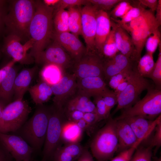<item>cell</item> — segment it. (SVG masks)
I'll list each match as a JSON object with an SVG mask.
<instances>
[{
	"label": "cell",
	"mask_w": 161,
	"mask_h": 161,
	"mask_svg": "<svg viewBox=\"0 0 161 161\" xmlns=\"http://www.w3.org/2000/svg\"><path fill=\"white\" fill-rule=\"evenodd\" d=\"M35 2V11L28 31L29 39L33 43L29 53L34 59L51 42L54 31V7L47 6L41 0Z\"/></svg>",
	"instance_id": "cell-1"
},
{
	"label": "cell",
	"mask_w": 161,
	"mask_h": 161,
	"mask_svg": "<svg viewBox=\"0 0 161 161\" xmlns=\"http://www.w3.org/2000/svg\"><path fill=\"white\" fill-rule=\"evenodd\" d=\"M52 105H36L33 115L13 134L21 137L34 149L40 151L44 143Z\"/></svg>",
	"instance_id": "cell-2"
},
{
	"label": "cell",
	"mask_w": 161,
	"mask_h": 161,
	"mask_svg": "<svg viewBox=\"0 0 161 161\" xmlns=\"http://www.w3.org/2000/svg\"><path fill=\"white\" fill-rule=\"evenodd\" d=\"M35 0H16L10 1L4 24L8 34L17 36L22 41L28 37L29 27L35 11Z\"/></svg>",
	"instance_id": "cell-3"
},
{
	"label": "cell",
	"mask_w": 161,
	"mask_h": 161,
	"mask_svg": "<svg viewBox=\"0 0 161 161\" xmlns=\"http://www.w3.org/2000/svg\"><path fill=\"white\" fill-rule=\"evenodd\" d=\"M160 25L155 18L154 13L146 9L137 18L121 25L130 34L135 49L136 62H138L141 57L147 39Z\"/></svg>",
	"instance_id": "cell-4"
},
{
	"label": "cell",
	"mask_w": 161,
	"mask_h": 161,
	"mask_svg": "<svg viewBox=\"0 0 161 161\" xmlns=\"http://www.w3.org/2000/svg\"><path fill=\"white\" fill-rule=\"evenodd\" d=\"M106 123L95 134L90 144L93 156L98 161L112 158L118 149V140L115 119L109 117Z\"/></svg>",
	"instance_id": "cell-5"
},
{
	"label": "cell",
	"mask_w": 161,
	"mask_h": 161,
	"mask_svg": "<svg viewBox=\"0 0 161 161\" xmlns=\"http://www.w3.org/2000/svg\"><path fill=\"white\" fill-rule=\"evenodd\" d=\"M161 113V90L150 87L145 95L131 106L125 109L116 120L139 116L153 120Z\"/></svg>",
	"instance_id": "cell-6"
},
{
	"label": "cell",
	"mask_w": 161,
	"mask_h": 161,
	"mask_svg": "<svg viewBox=\"0 0 161 161\" xmlns=\"http://www.w3.org/2000/svg\"><path fill=\"white\" fill-rule=\"evenodd\" d=\"M66 118L64 108H57L52 105L41 161L52 160L54 152L61 146L62 128Z\"/></svg>",
	"instance_id": "cell-7"
},
{
	"label": "cell",
	"mask_w": 161,
	"mask_h": 161,
	"mask_svg": "<svg viewBox=\"0 0 161 161\" xmlns=\"http://www.w3.org/2000/svg\"><path fill=\"white\" fill-rule=\"evenodd\" d=\"M32 109L26 100L13 101L5 106L3 110V132L13 133L27 120Z\"/></svg>",
	"instance_id": "cell-8"
},
{
	"label": "cell",
	"mask_w": 161,
	"mask_h": 161,
	"mask_svg": "<svg viewBox=\"0 0 161 161\" xmlns=\"http://www.w3.org/2000/svg\"><path fill=\"white\" fill-rule=\"evenodd\" d=\"M151 87L148 80L139 75L136 68L133 69L130 75L128 85L123 92L117 95V106L114 113L132 106L137 102L141 92Z\"/></svg>",
	"instance_id": "cell-9"
},
{
	"label": "cell",
	"mask_w": 161,
	"mask_h": 161,
	"mask_svg": "<svg viewBox=\"0 0 161 161\" xmlns=\"http://www.w3.org/2000/svg\"><path fill=\"white\" fill-rule=\"evenodd\" d=\"M103 59L97 53H86L74 61L73 72L77 79L100 77L103 78Z\"/></svg>",
	"instance_id": "cell-10"
},
{
	"label": "cell",
	"mask_w": 161,
	"mask_h": 161,
	"mask_svg": "<svg viewBox=\"0 0 161 161\" xmlns=\"http://www.w3.org/2000/svg\"><path fill=\"white\" fill-rule=\"evenodd\" d=\"M21 41L17 36L8 34L4 40L3 51L16 62L22 64H32L35 62L34 59L27 51L32 48L33 42L29 39L23 45Z\"/></svg>",
	"instance_id": "cell-11"
},
{
	"label": "cell",
	"mask_w": 161,
	"mask_h": 161,
	"mask_svg": "<svg viewBox=\"0 0 161 161\" xmlns=\"http://www.w3.org/2000/svg\"><path fill=\"white\" fill-rule=\"evenodd\" d=\"M34 59L38 64H54L59 66L64 70L73 64L74 62L60 44L53 40Z\"/></svg>",
	"instance_id": "cell-12"
},
{
	"label": "cell",
	"mask_w": 161,
	"mask_h": 161,
	"mask_svg": "<svg viewBox=\"0 0 161 161\" xmlns=\"http://www.w3.org/2000/svg\"><path fill=\"white\" fill-rule=\"evenodd\" d=\"M77 79L75 75L65 73L60 81L51 86L53 95V105L58 108H64L67 102L77 91Z\"/></svg>",
	"instance_id": "cell-13"
},
{
	"label": "cell",
	"mask_w": 161,
	"mask_h": 161,
	"mask_svg": "<svg viewBox=\"0 0 161 161\" xmlns=\"http://www.w3.org/2000/svg\"><path fill=\"white\" fill-rule=\"evenodd\" d=\"M97 11L90 4L84 6L80 9L82 35L86 44V53H97L95 44Z\"/></svg>",
	"instance_id": "cell-14"
},
{
	"label": "cell",
	"mask_w": 161,
	"mask_h": 161,
	"mask_svg": "<svg viewBox=\"0 0 161 161\" xmlns=\"http://www.w3.org/2000/svg\"><path fill=\"white\" fill-rule=\"evenodd\" d=\"M0 142L16 161L30 160L32 155L35 151L21 137L14 134L0 132Z\"/></svg>",
	"instance_id": "cell-15"
},
{
	"label": "cell",
	"mask_w": 161,
	"mask_h": 161,
	"mask_svg": "<svg viewBox=\"0 0 161 161\" xmlns=\"http://www.w3.org/2000/svg\"><path fill=\"white\" fill-rule=\"evenodd\" d=\"M52 40L60 44L74 61L79 59L86 53V47L78 37L70 32L58 33L54 31Z\"/></svg>",
	"instance_id": "cell-16"
},
{
	"label": "cell",
	"mask_w": 161,
	"mask_h": 161,
	"mask_svg": "<svg viewBox=\"0 0 161 161\" xmlns=\"http://www.w3.org/2000/svg\"><path fill=\"white\" fill-rule=\"evenodd\" d=\"M123 119L129 125L137 140L143 141L154 130L157 124L161 121V114L153 120L139 116L128 117Z\"/></svg>",
	"instance_id": "cell-17"
},
{
	"label": "cell",
	"mask_w": 161,
	"mask_h": 161,
	"mask_svg": "<svg viewBox=\"0 0 161 161\" xmlns=\"http://www.w3.org/2000/svg\"><path fill=\"white\" fill-rule=\"evenodd\" d=\"M96 23L95 48L97 53L103 58L102 50L103 46L111 30V20L110 16L106 12L97 10L96 14Z\"/></svg>",
	"instance_id": "cell-18"
},
{
	"label": "cell",
	"mask_w": 161,
	"mask_h": 161,
	"mask_svg": "<svg viewBox=\"0 0 161 161\" xmlns=\"http://www.w3.org/2000/svg\"><path fill=\"white\" fill-rule=\"evenodd\" d=\"M77 93L89 97L102 95L109 89L103 78L100 77L78 79Z\"/></svg>",
	"instance_id": "cell-19"
},
{
	"label": "cell",
	"mask_w": 161,
	"mask_h": 161,
	"mask_svg": "<svg viewBox=\"0 0 161 161\" xmlns=\"http://www.w3.org/2000/svg\"><path fill=\"white\" fill-rule=\"evenodd\" d=\"M111 20L112 29L114 32L116 45L119 52L132 61L136 62L135 49L130 35L121 27Z\"/></svg>",
	"instance_id": "cell-20"
},
{
	"label": "cell",
	"mask_w": 161,
	"mask_h": 161,
	"mask_svg": "<svg viewBox=\"0 0 161 161\" xmlns=\"http://www.w3.org/2000/svg\"><path fill=\"white\" fill-rule=\"evenodd\" d=\"M38 69L37 66H34L24 69L17 74L14 82L13 101L23 99Z\"/></svg>",
	"instance_id": "cell-21"
},
{
	"label": "cell",
	"mask_w": 161,
	"mask_h": 161,
	"mask_svg": "<svg viewBox=\"0 0 161 161\" xmlns=\"http://www.w3.org/2000/svg\"><path fill=\"white\" fill-rule=\"evenodd\" d=\"M116 120L118 143L117 151L120 152L132 147L138 140L130 126L124 119Z\"/></svg>",
	"instance_id": "cell-22"
},
{
	"label": "cell",
	"mask_w": 161,
	"mask_h": 161,
	"mask_svg": "<svg viewBox=\"0 0 161 161\" xmlns=\"http://www.w3.org/2000/svg\"><path fill=\"white\" fill-rule=\"evenodd\" d=\"M17 74V69L13 65L0 83V103L4 106L13 101L14 82Z\"/></svg>",
	"instance_id": "cell-23"
},
{
	"label": "cell",
	"mask_w": 161,
	"mask_h": 161,
	"mask_svg": "<svg viewBox=\"0 0 161 161\" xmlns=\"http://www.w3.org/2000/svg\"><path fill=\"white\" fill-rule=\"evenodd\" d=\"M65 105L66 106L64 108L65 112L77 110L84 113H96V107L90 97L78 93L71 98Z\"/></svg>",
	"instance_id": "cell-24"
},
{
	"label": "cell",
	"mask_w": 161,
	"mask_h": 161,
	"mask_svg": "<svg viewBox=\"0 0 161 161\" xmlns=\"http://www.w3.org/2000/svg\"><path fill=\"white\" fill-rule=\"evenodd\" d=\"M28 91L36 105L47 102L53 95L51 86L41 80L30 87Z\"/></svg>",
	"instance_id": "cell-25"
},
{
	"label": "cell",
	"mask_w": 161,
	"mask_h": 161,
	"mask_svg": "<svg viewBox=\"0 0 161 161\" xmlns=\"http://www.w3.org/2000/svg\"><path fill=\"white\" fill-rule=\"evenodd\" d=\"M64 70L57 65L48 64L44 65L39 73L41 80L51 86L58 83L63 77Z\"/></svg>",
	"instance_id": "cell-26"
},
{
	"label": "cell",
	"mask_w": 161,
	"mask_h": 161,
	"mask_svg": "<svg viewBox=\"0 0 161 161\" xmlns=\"http://www.w3.org/2000/svg\"><path fill=\"white\" fill-rule=\"evenodd\" d=\"M83 132L75 122L66 120L62 128V142L65 144L79 143L82 137Z\"/></svg>",
	"instance_id": "cell-27"
},
{
	"label": "cell",
	"mask_w": 161,
	"mask_h": 161,
	"mask_svg": "<svg viewBox=\"0 0 161 161\" xmlns=\"http://www.w3.org/2000/svg\"><path fill=\"white\" fill-rule=\"evenodd\" d=\"M76 7L68 9V26L70 32L78 37L82 35L81 8Z\"/></svg>",
	"instance_id": "cell-28"
},
{
	"label": "cell",
	"mask_w": 161,
	"mask_h": 161,
	"mask_svg": "<svg viewBox=\"0 0 161 161\" xmlns=\"http://www.w3.org/2000/svg\"><path fill=\"white\" fill-rule=\"evenodd\" d=\"M68 19V11L63 9H54L53 17L54 31L58 33L69 32Z\"/></svg>",
	"instance_id": "cell-29"
},
{
	"label": "cell",
	"mask_w": 161,
	"mask_h": 161,
	"mask_svg": "<svg viewBox=\"0 0 161 161\" xmlns=\"http://www.w3.org/2000/svg\"><path fill=\"white\" fill-rule=\"evenodd\" d=\"M137 63L136 69L138 73L142 77L148 78L152 72L155 65L153 55L146 53L140 58Z\"/></svg>",
	"instance_id": "cell-30"
},
{
	"label": "cell",
	"mask_w": 161,
	"mask_h": 161,
	"mask_svg": "<svg viewBox=\"0 0 161 161\" xmlns=\"http://www.w3.org/2000/svg\"><path fill=\"white\" fill-rule=\"evenodd\" d=\"M120 20L111 18V20L120 25L128 23L139 16L145 9L138 1Z\"/></svg>",
	"instance_id": "cell-31"
},
{
	"label": "cell",
	"mask_w": 161,
	"mask_h": 161,
	"mask_svg": "<svg viewBox=\"0 0 161 161\" xmlns=\"http://www.w3.org/2000/svg\"><path fill=\"white\" fill-rule=\"evenodd\" d=\"M119 52L115 41L114 32L112 29L104 44L102 50L103 57L106 58H111Z\"/></svg>",
	"instance_id": "cell-32"
},
{
	"label": "cell",
	"mask_w": 161,
	"mask_h": 161,
	"mask_svg": "<svg viewBox=\"0 0 161 161\" xmlns=\"http://www.w3.org/2000/svg\"><path fill=\"white\" fill-rule=\"evenodd\" d=\"M139 146L130 161H152V148L149 145L147 147Z\"/></svg>",
	"instance_id": "cell-33"
},
{
	"label": "cell",
	"mask_w": 161,
	"mask_h": 161,
	"mask_svg": "<svg viewBox=\"0 0 161 161\" xmlns=\"http://www.w3.org/2000/svg\"><path fill=\"white\" fill-rule=\"evenodd\" d=\"M161 44V34L159 29L156 30L147 39L145 46L146 53L152 55Z\"/></svg>",
	"instance_id": "cell-34"
},
{
	"label": "cell",
	"mask_w": 161,
	"mask_h": 161,
	"mask_svg": "<svg viewBox=\"0 0 161 161\" xmlns=\"http://www.w3.org/2000/svg\"><path fill=\"white\" fill-rule=\"evenodd\" d=\"M133 6L129 1L122 0L112 9L110 13L112 17L110 18L114 19L121 18Z\"/></svg>",
	"instance_id": "cell-35"
},
{
	"label": "cell",
	"mask_w": 161,
	"mask_h": 161,
	"mask_svg": "<svg viewBox=\"0 0 161 161\" xmlns=\"http://www.w3.org/2000/svg\"><path fill=\"white\" fill-rule=\"evenodd\" d=\"M159 54L154 69L148 77L155 83L156 89L160 90L161 86V44L159 46Z\"/></svg>",
	"instance_id": "cell-36"
},
{
	"label": "cell",
	"mask_w": 161,
	"mask_h": 161,
	"mask_svg": "<svg viewBox=\"0 0 161 161\" xmlns=\"http://www.w3.org/2000/svg\"><path fill=\"white\" fill-rule=\"evenodd\" d=\"M122 71H123L117 66L111 58L103 59L104 77L107 80L109 81L111 77Z\"/></svg>",
	"instance_id": "cell-37"
},
{
	"label": "cell",
	"mask_w": 161,
	"mask_h": 161,
	"mask_svg": "<svg viewBox=\"0 0 161 161\" xmlns=\"http://www.w3.org/2000/svg\"><path fill=\"white\" fill-rule=\"evenodd\" d=\"M90 4L97 10L106 12L113 9L122 0H88Z\"/></svg>",
	"instance_id": "cell-38"
},
{
	"label": "cell",
	"mask_w": 161,
	"mask_h": 161,
	"mask_svg": "<svg viewBox=\"0 0 161 161\" xmlns=\"http://www.w3.org/2000/svg\"><path fill=\"white\" fill-rule=\"evenodd\" d=\"M61 148L65 152L78 160L83 153L85 148L79 143H70L65 144Z\"/></svg>",
	"instance_id": "cell-39"
},
{
	"label": "cell",
	"mask_w": 161,
	"mask_h": 161,
	"mask_svg": "<svg viewBox=\"0 0 161 161\" xmlns=\"http://www.w3.org/2000/svg\"><path fill=\"white\" fill-rule=\"evenodd\" d=\"M112 59L121 70L123 71L132 67V60L120 52L117 53Z\"/></svg>",
	"instance_id": "cell-40"
},
{
	"label": "cell",
	"mask_w": 161,
	"mask_h": 161,
	"mask_svg": "<svg viewBox=\"0 0 161 161\" xmlns=\"http://www.w3.org/2000/svg\"><path fill=\"white\" fill-rule=\"evenodd\" d=\"M90 4L88 0H60L54 7L55 10L69 8L71 7L86 5Z\"/></svg>",
	"instance_id": "cell-41"
},
{
	"label": "cell",
	"mask_w": 161,
	"mask_h": 161,
	"mask_svg": "<svg viewBox=\"0 0 161 161\" xmlns=\"http://www.w3.org/2000/svg\"><path fill=\"white\" fill-rule=\"evenodd\" d=\"M133 69L132 67L129 68L111 77L109 80V86L115 90L120 83L130 75Z\"/></svg>",
	"instance_id": "cell-42"
},
{
	"label": "cell",
	"mask_w": 161,
	"mask_h": 161,
	"mask_svg": "<svg viewBox=\"0 0 161 161\" xmlns=\"http://www.w3.org/2000/svg\"><path fill=\"white\" fill-rule=\"evenodd\" d=\"M142 142L138 140L132 147L119 152L111 161H130L135 151Z\"/></svg>",
	"instance_id": "cell-43"
},
{
	"label": "cell",
	"mask_w": 161,
	"mask_h": 161,
	"mask_svg": "<svg viewBox=\"0 0 161 161\" xmlns=\"http://www.w3.org/2000/svg\"><path fill=\"white\" fill-rule=\"evenodd\" d=\"M102 96L104 101L106 107L110 112L114 106L117 104V95L114 91L109 89Z\"/></svg>",
	"instance_id": "cell-44"
},
{
	"label": "cell",
	"mask_w": 161,
	"mask_h": 161,
	"mask_svg": "<svg viewBox=\"0 0 161 161\" xmlns=\"http://www.w3.org/2000/svg\"><path fill=\"white\" fill-rule=\"evenodd\" d=\"M154 133L149 145L152 148L155 147L157 150L161 145V121L155 127Z\"/></svg>",
	"instance_id": "cell-45"
},
{
	"label": "cell",
	"mask_w": 161,
	"mask_h": 161,
	"mask_svg": "<svg viewBox=\"0 0 161 161\" xmlns=\"http://www.w3.org/2000/svg\"><path fill=\"white\" fill-rule=\"evenodd\" d=\"M83 119L94 129L96 124L99 122L97 114L95 113H85Z\"/></svg>",
	"instance_id": "cell-46"
},
{
	"label": "cell",
	"mask_w": 161,
	"mask_h": 161,
	"mask_svg": "<svg viewBox=\"0 0 161 161\" xmlns=\"http://www.w3.org/2000/svg\"><path fill=\"white\" fill-rule=\"evenodd\" d=\"M65 112L68 120L75 123L83 118L84 113L82 112L77 110Z\"/></svg>",
	"instance_id": "cell-47"
},
{
	"label": "cell",
	"mask_w": 161,
	"mask_h": 161,
	"mask_svg": "<svg viewBox=\"0 0 161 161\" xmlns=\"http://www.w3.org/2000/svg\"><path fill=\"white\" fill-rule=\"evenodd\" d=\"M13 157L0 142V161H13Z\"/></svg>",
	"instance_id": "cell-48"
},
{
	"label": "cell",
	"mask_w": 161,
	"mask_h": 161,
	"mask_svg": "<svg viewBox=\"0 0 161 161\" xmlns=\"http://www.w3.org/2000/svg\"><path fill=\"white\" fill-rule=\"evenodd\" d=\"M138 1L142 6L148 7L150 11L154 13L156 10L158 4V0H140Z\"/></svg>",
	"instance_id": "cell-49"
},
{
	"label": "cell",
	"mask_w": 161,
	"mask_h": 161,
	"mask_svg": "<svg viewBox=\"0 0 161 161\" xmlns=\"http://www.w3.org/2000/svg\"><path fill=\"white\" fill-rule=\"evenodd\" d=\"M110 113V112L106 107L96 108V113L99 122L102 120L108 119L109 117Z\"/></svg>",
	"instance_id": "cell-50"
},
{
	"label": "cell",
	"mask_w": 161,
	"mask_h": 161,
	"mask_svg": "<svg viewBox=\"0 0 161 161\" xmlns=\"http://www.w3.org/2000/svg\"><path fill=\"white\" fill-rule=\"evenodd\" d=\"M75 123L83 131H86L89 135H90L95 130L91 127L83 118Z\"/></svg>",
	"instance_id": "cell-51"
},
{
	"label": "cell",
	"mask_w": 161,
	"mask_h": 161,
	"mask_svg": "<svg viewBox=\"0 0 161 161\" xmlns=\"http://www.w3.org/2000/svg\"><path fill=\"white\" fill-rule=\"evenodd\" d=\"M16 62L12 59L0 69V83L6 76L10 68Z\"/></svg>",
	"instance_id": "cell-52"
},
{
	"label": "cell",
	"mask_w": 161,
	"mask_h": 161,
	"mask_svg": "<svg viewBox=\"0 0 161 161\" xmlns=\"http://www.w3.org/2000/svg\"><path fill=\"white\" fill-rule=\"evenodd\" d=\"M130 75L123 81L120 83L114 90V92L117 95L123 92L127 87L129 82Z\"/></svg>",
	"instance_id": "cell-53"
},
{
	"label": "cell",
	"mask_w": 161,
	"mask_h": 161,
	"mask_svg": "<svg viewBox=\"0 0 161 161\" xmlns=\"http://www.w3.org/2000/svg\"><path fill=\"white\" fill-rule=\"evenodd\" d=\"M4 1L0 0V31L4 24V19L6 14Z\"/></svg>",
	"instance_id": "cell-54"
},
{
	"label": "cell",
	"mask_w": 161,
	"mask_h": 161,
	"mask_svg": "<svg viewBox=\"0 0 161 161\" xmlns=\"http://www.w3.org/2000/svg\"><path fill=\"white\" fill-rule=\"evenodd\" d=\"M78 160V161H94L92 155L87 148H85L83 153Z\"/></svg>",
	"instance_id": "cell-55"
},
{
	"label": "cell",
	"mask_w": 161,
	"mask_h": 161,
	"mask_svg": "<svg viewBox=\"0 0 161 161\" xmlns=\"http://www.w3.org/2000/svg\"><path fill=\"white\" fill-rule=\"evenodd\" d=\"M94 103L96 108H100L106 107L105 104L102 96L97 95L94 97Z\"/></svg>",
	"instance_id": "cell-56"
},
{
	"label": "cell",
	"mask_w": 161,
	"mask_h": 161,
	"mask_svg": "<svg viewBox=\"0 0 161 161\" xmlns=\"http://www.w3.org/2000/svg\"><path fill=\"white\" fill-rule=\"evenodd\" d=\"M155 18L160 25L161 24V0H158V4L156 9Z\"/></svg>",
	"instance_id": "cell-57"
},
{
	"label": "cell",
	"mask_w": 161,
	"mask_h": 161,
	"mask_svg": "<svg viewBox=\"0 0 161 161\" xmlns=\"http://www.w3.org/2000/svg\"><path fill=\"white\" fill-rule=\"evenodd\" d=\"M5 106L0 103V132H3V110Z\"/></svg>",
	"instance_id": "cell-58"
},
{
	"label": "cell",
	"mask_w": 161,
	"mask_h": 161,
	"mask_svg": "<svg viewBox=\"0 0 161 161\" xmlns=\"http://www.w3.org/2000/svg\"><path fill=\"white\" fill-rule=\"evenodd\" d=\"M60 0H44L43 1L44 3L47 6L54 7L59 2Z\"/></svg>",
	"instance_id": "cell-59"
},
{
	"label": "cell",
	"mask_w": 161,
	"mask_h": 161,
	"mask_svg": "<svg viewBox=\"0 0 161 161\" xmlns=\"http://www.w3.org/2000/svg\"><path fill=\"white\" fill-rule=\"evenodd\" d=\"M154 161H161V157H159V158L157 157L155 158Z\"/></svg>",
	"instance_id": "cell-60"
},
{
	"label": "cell",
	"mask_w": 161,
	"mask_h": 161,
	"mask_svg": "<svg viewBox=\"0 0 161 161\" xmlns=\"http://www.w3.org/2000/svg\"><path fill=\"white\" fill-rule=\"evenodd\" d=\"M27 161H31V160H30Z\"/></svg>",
	"instance_id": "cell-61"
}]
</instances>
